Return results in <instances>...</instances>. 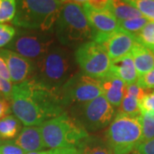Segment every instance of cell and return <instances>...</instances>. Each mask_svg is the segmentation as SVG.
<instances>
[{"mask_svg":"<svg viewBox=\"0 0 154 154\" xmlns=\"http://www.w3.org/2000/svg\"><path fill=\"white\" fill-rule=\"evenodd\" d=\"M11 110L26 127H39L65 112L58 94L33 79L13 85Z\"/></svg>","mask_w":154,"mask_h":154,"instance_id":"6da1fadb","label":"cell"},{"mask_svg":"<svg viewBox=\"0 0 154 154\" xmlns=\"http://www.w3.org/2000/svg\"><path fill=\"white\" fill-rule=\"evenodd\" d=\"M140 111H152L154 112V91L146 93L139 102Z\"/></svg>","mask_w":154,"mask_h":154,"instance_id":"f1b7e54d","label":"cell"},{"mask_svg":"<svg viewBox=\"0 0 154 154\" xmlns=\"http://www.w3.org/2000/svg\"><path fill=\"white\" fill-rule=\"evenodd\" d=\"M138 43L150 49L154 53V22H148L140 32L134 34Z\"/></svg>","mask_w":154,"mask_h":154,"instance_id":"7402d4cb","label":"cell"},{"mask_svg":"<svg viewBox=\"0 0 154 154\" xmlns=\"http://www.w3.org/2000/svg\"><path fill=\"white\" fill-rule=\"evenodd\" d=\"M76 65L70 50L53 45L45 55L35 62V72L32 79L58 94L61 88L77 73Z\"/></svg>","mask_w":154,"mask_h":154,"instance_id":"7a4b0ae2","label":"cell"},{"mask_svg":"<svg viewBox=\"0 0 154 154\" xmlns=\"http://www.w3.org/2000/svg\"><path fill=\"white\" fill-rule=\"evenodd\" d=\"M130 55L132 57L138 76H141L154 69V53L136 41Z\"/></svg>","mask_w":154,"mask_h":154,"instance_id":"e0dca14e","label":"cell"},{"mask_svg":"<svg viewBox=\"0 0 154 154\" xmlns=\"http://www.w3.org/2000/svg\"><path fill=\"white\" fill-rule=\"evenodd\" d=\"M13 85L11 82L6 81L0 76V97L11 100V91Z\"/></svg>","mask_w":154,"mask_h":154,"instance_id":"1f68e13d","label":"cell"},{"mask_svg":"<svg viewBox=\"0 0 154 154\" xmlns=\"http://www.w3.org/2000/svg\"><path fill=\"white\" fill-rule=\"evenodd\" d=\"M17 30L11 25L0 24V48L6 46L15 37Z\"/></svg>","mask_w":154,"mask_h":154,"instance_id":"4316f807","label":"cell"},{"mask_svg":"<svg viewBox=\"0 0 154 154\" xmlns=\"http://www.w3.org/2000/svg\"><path fill=\"white\" fill-rule=\"evenodd\" d=\"M53 45L54 38L51 33L22 28L6 45V49L36 62L45 55Z\"/></svg>","mask_w":154,"mask_h":154,"instance_id":"9c48e42d","label":"cell"},{"mask_svg":"<svg viewBox=\"0 0 154 154\" xmlns=\"http://www.w3.org/2000/svg\"><path fill=\"white\" fill-rule=\"evenodd\" d=\"M61 103L64 107L75 108L103 95L99 79L77 72L58 91Z\"/></svg>","mask_w":154,"mask_h":154,"instance_id":"52a82bcc","label":"cell"},{"mask_svg":"<svg viewBox=\"0 0 154 154\" xmlns=\"http://www.w3.org/2000/svg\"><path fill=\"white\" fill-rule=\"evenodd\" d=\"M0 154H26L14 141H7L0 146Z\"/></svg>","mask_w":154,"mask_h":154,"instance_id":"f546056e","label":"cell"},{"mask_svg":"<svg viewBox=\"0 0 154 154\" xmlns=\"http://www.w3.org/2000/svg\"><path fill=\"white\" fill-rule=\"evenodd\" d=\"M74 56L77 66L86 75L100 79L109 72L111 63L110 57L105 47L94 40L80 45Z\"/></svg>","mask_w":154,"mask_h":154,"instance_id":"30bf717a","label":"cell"},{"mask_svg":"<svg viewBox=\"0 0 154 154\" xmlns=\"http://www.w3.org/2000/svg\"><path fill=\"white\" fill-rule=\"evenodd\" d=\"M51 154H79L76 148H59L50 150Z\"/></svg>","mask_w":154,"mask_h":154,"instance_id":"8d00e7d4","label":"cell"},{"mask_svg":"<svg viewBox=\"0 0 154 154\" xmlns=\"http://www.w3.org/2000/svg\"><path fill=\"white\" fill-rule=\"evenodd\" d=\"M91 9L98 11H106L109 9V1L108 0H90L85 1Z\"/></svg>","mask_w":154,"mask_h":154,"instance_id":"d6a6232c","label":"cell"},{"mask_svg":"<svg viewBox=\"0 0 154 154\" xmlns=\"http://www.w3.org/2000/svg\"><path fill=\"white\" fill-rule=\"evenodd\" d=\"M105 140L113 154H131L142 140L140 116L119 112L111 122Z\"/></svg>","mask_w":154,"mask_h":154,"instance_id":"8992f818","label":"cell"},{"mask_svg":"<svg viewBox=\"0 0 154 154\" xmlns=\"http://www.w3.org/2000/svg\"><path fill=\"white\" fill-rule=\"evenodd\" d=\"M0 57L5 62L11 82L18 84L32 79L35 72L34 61L8 49H0Z\"/></svg>","mask_w":154,"mask_h":154,"instance_id":"7c38bea8","label":"cell"},{"mask_svg":"<svg viewBox=\"0 0 154 154\" xmlns=\"http://www.w3.org/2000/svg\"><path fill=\"white\" fill-rule=\"evenodd\" d=\"M131 154H154V138L141 142Z\"/></svg>","mask_w":154,"mask_h":154,"instance_id":"4dcf8cb0","label":"cell"},{"mask_svg":"<svg viewBox=\"0 0 154 154\" xmlns=\"http://www.w3.org/2000/svg\"><path fill=\"white\" fill-rule=\"evenodd\" d=\"M17 12V1L0 0V24L13 21Z\"/></svg>","mask_w":154,"mask_h":154,"instance_id":"603a6c76","label":"cell"},{"mask_svg":"<svg viewBox=\"0 0 154 154\" xmlns=\"http://www.w3.org/2000/svg\"><path fill=\"white\" fill-rule=\"evenodd\" d=\"M147 22H148V20L146 18L141 17L118 22V26L119 28L128 33L136 34L146 25Z\"/></svg>","mask_w":154,"mask_h":154,"instance_id":"484cf974","label":"cell"},{"mask_svg":"<svg viewBox=\"0 0 154 154\" xmlns=\"http://www.w3.org/2000/svg\"><path fill=\"white\" fill-rule=\"evenodd\" d=\"M108 73L122 80L126 86L136 83L139 77L130 54L111 61Z\"/></svg>","mask_w":154,"mask_h":154,"instance_id":"2e32d148","label":"cell"},{"mask_svg":"<svg viewBox=\"0 0 154 154\" xmlns=\"http://www.w3.org/2000/svg\"><path fill=\"white\" fill-rule=\"evenodd\" d=\"M63 1L22 0L17 1V12L13 24L22 29L51 33L56 23Z\"/></svg>","mask_w":154,"mask_h":154,"instance_id":"3957f363","label":"cell"},{"mask_svg":"<svg viewBox=\"0 0 154 154\" xmlns=\"http://www.w3.org/2000/svg\"><path fill=\"white\" fill-rule=\"evenodd\" d=\"M82 6L93 32V40L103 45L110 34L119 28L118 22L109 11H94L85 1L82 2Z\"/></svg>","mask_w":154,"mask_h":154,"instance_id":"8fae6325","label":"cell"},{"mask_svg":"<svg viewBox=\"0 0 154 154\" xmlns=\"http://www.w3.org/2000/svg\"><path fill=\"white\" fill-rule=\"evenodd\" d=\"M11 108L9 100L0 97V120L11 112Z\"/></svg>","mask_w":154,"mask_h":154,"instance_id":"e575fe53","label":"cell"},{"mask_svg":"<svg viewBox=\"0 0 154 154\" xmlns=\"http://www.w3.org/2000/svg\"><path fill=\"white\" fill-rule=\"evenodd\" d=\"M108 11L113 15L117 22L142 17L140 12L128 1L110 0Z\"/></svg>","mask_w":154,"mask_h":154,"instance_id":"d6986e66","label":"cell"},{"mask_svg":"<svg viewBox=\"0 0 154 154\" xmlns=\"http://www.w3.org/2000/svg\"><path fill=\"white\" fill-rule=\"evenodd\" d=\"M135 43L134 34L119 28L110 34L102 45L105 47L110 61H113L129 55Z\"/></svg>","mask_w":154,"mask_h":154,"instance_id":"4fadbf2b","label":"cell"},{"mask_svg":"<svg viewBox=\"0 0 154 154\" xmlns=\"http://www.w3.org/2000/svg\"><path fill=\"white\" fill-rule=\"evenodd\" d=\"M21 122L15 116L8 115L0 120V138L11 140L17 137L22 130Z\"/></svg>","mask_w":154,"mask_h":154,"instance_id":"ffe728a7","label":"cell"},{"mask_svg":"<svg viewBox=\"0 0 154 154\" xmlns=\"http://www.w3.org/2000/svg\"><path fill=\"white\" fill-rule=\"evenodd\" d=\"M44 154H51V152L49 151H44Z\"/></svg>","mask_w":154,"mask_h":154,"instance_id":"f35d334b","label":"cell"},{"mask_svg":"<svg viewBox=\"0 0 154 154\" xmlns=\"http://www.w3.org/2000/svg\"><path fill=\"white\" fill-rule=\"evenodd\" d=\"M47 148H76L83 139L89 135L82 125L68 113L56 116L39 126Z\"/></svg>","mask_w":154,"mask_h":154,"instance_id":"5b68a950","label":"cell"},{"mask_svg":"<svg viewBox=\"0 0 154 154\" xmlns=\"http://www.w3.org/2000/svg\"><path fill=\"white\" fill-rule=\"evenodd\" d=\"M18 146L26 152H41L47 148L45 144L39 127H24L17 137L13 140Z\"/></svg>","mask_w":154,"mask_h":154,"instance_id":"9a60e30c","label":"cell"},{"mask_svg":"<svg viewBox=\"0 0 154 154\" xmlns=\"http://www.w3.org/2000/svg\"><path fill=\"white\" fill-rule=\"evenodd\" d=\"M136 84L144 90L154 89V69L143 75L138 77Z\"/></svg>","mask_w":154,"mask_h":154,"instance_id":"83f0119b","label":"cell"},{"mask_svg":"<svg viewBox=\"0 0 154 154\" xmlns=\"http://www.w3.org/2000/svg\"><path fill=\"white\" fill-rule=\"evenodd\" d=\"M75 118L88 132H96L108 127L113 121L115 109L103 95L72 108Z\"/></svg>","mask_w":154,"mask_h":154,"instance_id":"ba28073f","label":"cell"},{"mask_svg":"<svg viewBox=\"0 0 154 154\" xmlns=\"http://www.w3.org/2000/svg\"><path fill=\"white\" fill-rule=\"evenodd\" d=\"M125 93L130 94V95H132L134 97H135L139 101L143 98L144 96H145V94H146V90H144L141 88H140L136 83L127 86Z\"/></svg>","mask_w":154,"mask_h":154,"instance_id":"836d02e7","label":"cell"},{"mask_svg":"<svg viewBox=\"0 0 154 154\" xmlns=\"http://www.w3.org/2000/svg\"><path fill=\"white\" fill-rule=\"evenodd\" d=\"M139 100L135 97L125 93L121 103V112L127 115L140 116V109Z\"/></svg>","mask_w":154,"mask_h":154,"instance_id":"cb8c5ba5","label":"cell"},{"mask_svg":"<svg viewBox=\"0 0 154 154\" xmlns=\"http://www.w3.org/2000/svg\"><path fill=\"white\" fill-rule=\"evenodd\" d=\"M0 76L4 78L6 81L11 82V77H10V74H9V70L6 65L5 60L0 57Z\"/></svg>","mask_w":154,"mask_h":154,"instance_id":"d590c367","label":"cell"},{"mask_svg":"<svg viewBox=\"0 0 154 154\" xmlns=\"http://www.w3.org/2000/svg\"><path fill=\"white\" fill-rule=\"evenodd\" d=\"M140 121L142 130V140L147 141L154 138V112L140 111Z\"/></svg>","mask_w":154,"mask_h":154,"instance_id":"44dd1931","label":"cell"},{"mask_svg":"<svg viewBox=\"0 0 154 154\" xmlns=\"http://www.w3.org/2000/svg\"><path fill=\"white\" fill-rule=\"evenodd\" d=\"M128 2L136 8L142 17L150 22H154V0H131Z\"/></svg>","mask_w":154,"mask_h":154,"instance_id":"d4e9b609","label":"cell"},{"mask_svg":"<svg viewBox=\"0 0 154 154\" xmlns=\"http://www.w3.org/2000/svg\"><path fill=\"white\" fill-rule=\"evenodd\" d=\"M2 139H1V138H0V146H1V145H2Z\"/></svg>","mask_w":154,"mask_h":154,"instance_id":"ab89813d","label":"cell"},{"mask_svg":"<svg viewBox=\"0 0 154 154\" xmlns=\"http://www.w3.org/2000/svg\"><path fill=\"white\" fill-rule=\"evenodd\" d=\"M99 80L103 91V96L113 107H119L125 94L126 84L110 73Z\"/></svg>","mask_w":154,"mask_h":154,"instance_id":"5bb4252c","label":"cell"},{"mask_svg":"<svg viewBox=\"0 0 154 154\" xmlns=\"http://www.w3.org/2000/svg\"><path fill=\"white\" fill-rule=\"evenodd\" d=\"M26 154H44V151H41V152H27Z\"/></svg>","mask_w":154,"mask_h":154,"instance_id":"74e56055","label":"cell"},{"mask_svg":"<svg viewBox=\"0 0 154 154\" xmlns=\"http://www.w3.org/2000/svg\"><path fill=\"white\" fill-rule=\"evenodd\" d=\"M56 36L65 47H78L93 39V32L82 2H64L55 26Z\"/></svg>","mask_w":154,"mask_h":154,"instance_id":"277c9868","label":"cell"},{"mask_svg":"<svg viewBox=\"0 0 154 154\" xmlns=\"http://www.w3.org/2000/svg\"><path fill=\"white\" fill-rule=\"evenodd\" d=\"M79 154H113L105 139L88 135L76 146Z\"/></svg>","mask_w":154,"mask_h":154,"instance_id":"ac0fdd59","label":"cell"}]
</instances>
